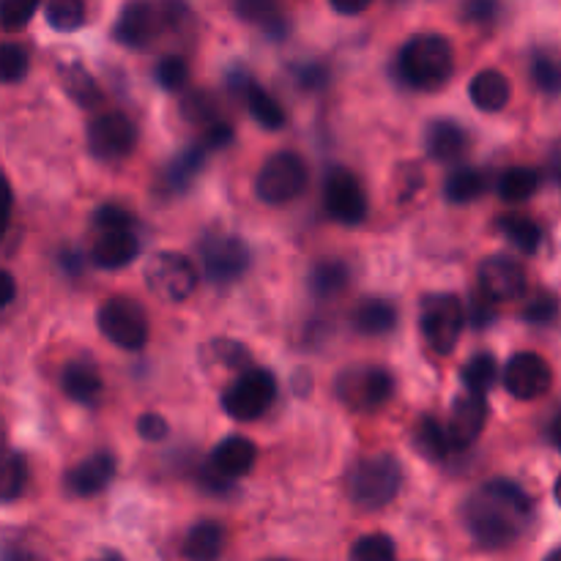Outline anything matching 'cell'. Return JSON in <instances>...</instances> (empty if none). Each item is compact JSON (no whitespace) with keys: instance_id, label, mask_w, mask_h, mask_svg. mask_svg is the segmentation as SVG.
I'll return each mask as SVG.
<instances>
[{"instance_id":"cell-1","label":"cell","mask_w":561,"mask_h":561,"mask_svg":"<svg viewBox=\"0 0 561 561\" xmlns=\"http://www.w3.org/2000/svg\"><path fill=\"white\" fill-rule=\"evenodd\" d=\"M535 515L531 496L510 480H491L466 499L460 518L471 540L485 551L510 548Z\"/></svg>"},{"instance_id":"cell-2","label":"cell","mask_w":561,"mask_h":561,"mask_svg":"<svg viewBox=\"0 0 561 561\" xmlns=\"http://www.w3.org/2000/svg\"><path fill=\"white\" fill-rule=\"evenodd\" d=\"M455 49L438 33H420L409 38L398 55V77L416 91H436L453 77Z\"/></svg>"},{"instance_id":"cell-3","label":"cell","mask_w":561,"mask_h":561,"mask_svg":"<svg viewBox=\"0 0 561 561\" xmlns=\"http://www.w3.org/2000/svg\"><path fill=\"white\" fill-rule=\"evenodd\" d=\"M345 485L356 507L381 510L398 499L400 485H403V466L394 455H367L351 466Z\"/></svg>"},{"instance_id":"cell-4","label":"cell","mask_w":561,"mask_h":561,"mask_svg":"<svg viewBox=\"0 0 561 561\" xmlns=\"http://www.w3.org/2000/svg\"><path fill=\"white\" fill-rule=\"evenodd\" d=\"M466 321V305L455 294H433L422 301L420 310V329L422 337L427 340L436 354H453L455 345L460 343Z\"/></svg>"},{"instance_id":"cell-5","label":"cell","mask_w":561,"mask_h":561,"mask_svg":"<svg viewBox=\"0 0 561 561\" xmlns=\"http://www.w3.org/2000/svg\"><path fill=\"white\" fill-rule=\"evenodd\" d=\"M307 179H310V170L305 159L296 151H279L257 170L255 192L268 206H285L307 190Z\"/></svg>"},{"instance_id":"cell-6","label":"cell","mask_w":561,"mask_h":561,"mask_svg":"<svg viewBox=\"0 0 561 561\" xmlns=\"http://www.w3.org/2000/svg\"><path fill=\"white\" fill-rule=\"evenodd\" d=\"M277 398V378L266 367H247L222 392V409L230 420L252 422L268 411Z\"/></svg>"},{"instance_id":"cell-7","label":"cell","mask_w":561,"mask_h":561,"mask_svg":"<svg viewBox=\"0 0 561 561\" xmlns=\"http://www.w3.org/2000/svg\"><path fill=\"white\" fill-rule=\"evenodd\" d=\"M334 392L345 409L367 414V411L381 409L392 400L394 378L383 367H348L334 381Z\"/></svg>"},{"instance_id":"cell-8","label":"cell","mask_w":561,"mask_h":561,"mask_svg":"<svg viewBox=\"0 0 561 561\" xmlns=\"http://www.w3.org/2000/svg\"><path fill=\"white\" fill-rule=\"evenodd\" d=\"M99 332L110 340L113 345L124 351H140L148 343V316L137 301L124 299V296H113L99 307Z\"/></svg>"},{"instance_id":"cell-9","label":"cell","mask_w":561,"mask_h":561,"mask_svg":"<svg viewBox=\"0 0 561 561\" xmlns=\"http://www.w3.org/2000/svg\"><path fill=\"white\" fill-rule=\"evenodd\" d=\"M146 283L168 305L186 301L197 288V268L181 252H157L146 266Z\"/></svg>"},{"instance_id":"cell-10","label":"cell","mask_w":561,"mask_h":561,"mask_svg":"<svg viewBox=\"0 0 561 561\" xmlns=\"http://www.w3.org/2000/svg\"><path fill=\"white\" fill-rule=\"evenodd\" d=\"M88 151L102 162H118L137 146V126L124 113H104L88 124Z\"/></svg>"},{"instance_id":"cell-11","label":"cell","mask_w":561,"mask_h":561,"mask_svg":"<svg viewBox=\"0 0 561 561\" xmlns=\"http://www.w3.org/2000/svg\"><path fill=\"white\" fill-rule=\"evenodd\" d=\"M323 206H327L329 217L334 222L343 225H359L367 217V195L365 186L359 184L348 168L329 170L327 181H323Z\"/></svg>"},{"instance_id":"cell-12","label":"cell","mask_w":561,"mask_h":561,"mask_svg":"<svg viewBox=\"0 0 561 561\" xmlns=\"http://www.w3.org/2000/svg\"><path fill=\"white\" fill-rule=\"evenodd\" d=\"M477 283H480L482 296H488L496 305H510L520 301L529 290L524 266L507 255H491L477 268Z\"/></svg>"},{"instance_id":"cell-13","label":"cell","mask_w":561,"mask_h":561,"mask_svg":"<svg viewBox=\"0 0 561 561\" xmlns=\"http://www.w3.org/2000/svg\"><path fill=\"white\" fill-rule=\"evenodd\" d=\"M203 268L217 285H230L250 268V250L239 236H211L203 244Z\"/></svg>"},{"instance_id":"cell-14","label":"cell","mask_w":561,"mask_h":561,"mask_svg":"<svg viewBox=\"0 0 561 561\" xmlns=\"http://www.w3.org/2000/svg\"><path fill=\"white\" fill-rule=\"evenodd\" d=\"M553 387V370L540 354H515L504 365V389L518 400H537Z\"/></svg>"},{"instance_id":"cell-15","label":"cell","mask_w":561,"mask_h":561,"mask_svg":"<svg viewBox=\"0 0 561 561\" xmlns=\"http://www.w3.org/2000/svg\"><path fill=\"white\" fill-rule=\"evenodd\" d=\"M488 422V400L485 394L466 392L455 400L453 416H449V438L455 449H469L482 436Z\"/></svg>"},{"instance_id":"cell-16","label":"cell","mask_w":561,"mask_h":561,"mask_svg":"<svg viewBox=\"0 0 561 561\" xmlns=\"http://www.w3.org/2000/svg\"><path fill=\"white\" fill-rule=\"evenodd\" d=\"M115 477V455L113 453H93L85 460L75 466V469L66 471V491L71 496L91 499L96 493H102L104 488L113 482Z\"/></svg>"},{"instance_id":"cell-17","label":"cell","mask_w":561,"mask_h":561,"mask_svg":"<svg viewBox=\"0 0 561 561\" xmlns=\"http://www.w3.org/2000/svg\"><path fill=\"white\" fill-rule=\"evenodd\" d=\"M159 25H162V16L157 14V9L146 0H135L121 11L118 22H115V42L131 49L148 47L159 33Z\"/></svg>"},{"instance_id":"cell-18","label":"cell","mask_w":561,"mask_h":561,"mask_svg":"<svg viewBox=\"0 0 561 561\" xmlns=\"http://www.w3.org/2000/svg\"><path fill=\"white\" fill-rule=\"evenodd\" d=\"M140 252V241L131 230H102L91 247V261L99 268H124Z\"/></svg>"},{"instance_id":"cell-19","label":"cell","mask_w":561,"mask_h":561,"mask_svg":"<svg viewBox=\"0 0 561 561\" xmlns=\"http://www.w3.org/2000/svg\"><path fill=\"white\" fill-rule=\"evenodd\" d=\"M425 148L436 162H458L466 153V148H469V135H466V129L458 121H433L425 131Z\"/></svg>"},{"instance_id":"cell-20","label":"cell","mask_w":561,"mask_h":561,"mask_svg":"<svg viewBox=\"0 0 561 561\" xmlns=\"http://www.w3.org/2000/svg\"><path fill=\"white\" fill-rule=\"evenodd\" d=\"M469 96L474 102V107L482 110V113H499L513 99V82L499 69H485L480 75H474V80L469 85Z\"/></svg>"},{"instance_id":"cell-21","label":"cell","mask_w":561,"mask_h":561,"mask_svg":"<svg viewBox=\"0 0 561 561\" xmlns=\"http://www.w3.org/2000/svg\"><path fill=\"white\" fill-rule=\"evenodd\" d=\"M257 447L244 436H228L225 442H219L211 453V463L222 471L225 477L236 480V477H244L247 471L255 466Z\"/></svg>"},{"instance_id":"cell-22","label":"cell","mask_w":561,"mask_h":561,"mask_svg":"<svg viewBox=\"0 0 561 561\" xmlns=\"http://www.w3.org/2000/svg\"><path fill=\"white\" fill-rule=\"evenodd\" d=\"M60 389L69 400L80 405H96V400L102 398L104 392V381L102 376L96 373V367L91 365H66L64 376H60Z\"/></svg>"},{"instance_id":"cell-23","label":"cell","mask_w":561,"mask_h":561,"mask_svg":"<svg viewBox=\"0 0 561 561\" xmlns=\"http://www.w3.org/2000/svg\"><path fill=\"white\" fill-rule=\"evenodd\" d=\"M225 551V529L217 520H201L184 540L186 561H217Z\"/></svg>"},{"instance_id":"cell-24","label":"cell","mask_w":561,"mask_h":561,"mask_svg":"<svg viewBox=\"0 0 561 561\" xmlns=\"http://www.w3.org/2000/svg\"><path fill=\"white\" fill-rule=\"evenodd\" d=\"M414 447L422 458L433 460H447L449 453H453V438H449V431L433 416H422L414 427Z\"/></svg>"},{"instance_id":"cell-25","label":"cell","mask_w":561,"mask_h":561,"mask_svg":"<svg viewBox=\"0 0 561 561\" xmlns=\"http://www.w3.org/2000/svg\"><path fill=\"white\" fill-rule=\"evenodd\" d=\"M60 85H64L66 96H69L77 107H96L104 99L99 82L93 80V77L88 75V69H82L80 64L60 66Z\"/></svg>"},{"instance_id":"cell-26","label":"cell","mask_w":561,"mask_h":561,"mask_svg":"<svg viewBox=\"0 0 561 561\" xmlns=\"http://www.w3.org/2000/svg\"><path fill=\"white\" fill-rule=\"evenodd\" d=\"M354 327L359 329L362 334H370V337L389 334L398 327V310H394V305H389L387 299H365L356 307Z\"/></svg>"},{"instance_id":"cell-27","label":"cell","mask_w":561,"mask_h":561,"mask_svg":"<svg viewBox=\"0 0 561 561\" xmlns=\"http://www.w3.org/2000/svg\"><path fill=\"white\" fill-rule=\"evenodd\" d=\"M499 230H502V233L507 236L510 244H513L515 250L524 252V255H535L542 244L540 225H537L535 219L524 217V214H504V217L499 219Z\"/></svg>"},{"instance_id":"cell-28","label":"cell","mask_w":561,"mask_h":561,"mask_svg":"<svg viewBox=\"0 0 561 561\" xmlns=\"http://www.w3.org/2000/svg\"><path fill=\"white\" fill-rule=\"evenodd\" d=\"M247 107H250V115L263 126V129H283L285 126V110L279 107L277 99L268 91H263L255 82H247Z\"/></svg>"},{"instance_id":"cell-29","label":"cell","mask_w":561,"mask_h":561,"mask_svg":"<svg viewBox=\"0 0 561 561\" xmlns=\"http://www.w3.org/2000/svg\"><path fill=\"white\" fill-rule=\"evenodd\" d=\"M488 192V175L477 168H460L453 170L447 179L444 195L449 203H471Z\"/></svg>"},{"instance_id":"cell-30","label":"cell","mask_w":561,"mask_h":561,"mask_svg":"<svg viewBox=\"0 0 561 561\" xmlns=\"http://www.w3.org/2000/svg\"><path fill=\"white\" fill-rule=\"evenodd\" d=\"M540 190V173L535 168H510L499 179V197L504 203H524Z\"/></svg>"},{"instance_id":"cell-31","label":"cell","mask_w":561,"mask_h":561,"mask_svg":"<svg viewBox=\"0 0 561 561\" xmlns=\"http://www.w3.org/2000/svg\"><path fill=\"white\" fill-rule=\"evenodd\" d=\"M348 285V266L343 261H321L310 272V290L318 299L337 296Z\"/></svg>"},{"instance_id":"cell-32","label":"cell","mask_w":561,"mask_h":561,"mask_svg":"<svg viewBox=\"0 0 561 561\" xmlns=\"http://www.w3.org/2000/svg\"><path fill=\"white\" fill-rule=\"evenodd\" d=\"M496 378H499V362H496V356H491V354L471 356V359L466 362L463 373H460V381H463V387L474 394L491 392V387L496 383Z\"/></svg>"},{"instance_id":"cell-33","label":"cell","mask_w":561,"mask_h":561,"mask_svg":"<svg viewBox=\"0 0 561 561\" xmlns=\"http://www.w3.org/2000/svg\"><path fill=\"white\" fill-rule=\"evenodd\" d=\"M203 159H206V146H190L186 151H181L168 168V184L179 192L190 190L192 181L201 173Z\"/></svg>"},{"instance_id":"cell-34","label":"cell","mask_w":561,"mask_h":561,"mask_svg":"<svg viewBox=\"0 0 561 561\" xmlns=\"http://www.w3.org/2000/svg\"><path fill=\"white\" fill-rule=\"evenodd\" d=\"M44 16L58 33H71L85 22V0H47Z\"/></svg>"},{"instance_id":"cell-35","label":"cell","mask_w":561,"mask_h":561,"mask_svg":"<svg viewBox=\"0 0 561 561\" xmlns=\"http://www.w3.org/2000/svg\"><path fill=\"white\" fill-rule=\"evenodd\" d=\"M398 548L389 535H365L351 546V561H394Z\"/></svg>"},{"instance_id":"cell-36","label":"cell","mask_w":561,"mask_h":561,"mask_svg":"<svg viewBox=\"0 0 561 561\" xmlns=\"http://www.w3.org/2000/svg\"><path fill=\"white\" fill-rule=\"evenodd\" d=\"M27 485V460L22 453H9L3 463V485H0V496L3 502H14L25 493Z\"/></svg>"},{"instance_id":"cell-37","label":"cell","mask_w":561,"mask_h":561,"mask_svg":"<svg viewBox=\"0 0 561 561\" xmlns=\"http://www.w3.org/2000/svg\"><path fill=\"white\" fill-rule=\"evenodd\" d=\"M181 115H184L190 124L211 126L214 115H217V102H214L211 93L192 91V93H186L184 102H181Z\"/></svg>"},{"instance_id":"cell-38","label":"cell","mask_w":561,"mask_h":561,"mask_svg":"<svg viewBox=\"0 0 561 561\" xmlns=\"http://www.w3.org/2000/svg\"><path fill=\"white\" fill-rule=\"evenodd\" d=\"M531 80H535V85L540 88L542 93L557 96V93H561V66L551 58V55L537 53L535 60H531Z\"/></svg>"},{"instance_id":"cell-39","label":"cell","mask_w":561,"mask_h":561,"mask_svg":"<svg viewBox=\"0 0 561 561\" xmlns=\"http://www.w3.org/2000/svg\"><path fill=\"white\" fill-rule=\"evenodd\" d=\"M233 11L239 20L252 25H272L277 22L279 0H233Z\"/></svg>"},{"instance_id":"cell-40","label":"cell","mask_w":561,"mask_h":561,"mask_svg":"<svg viewBox=\"0 0 561 561\" xmlns=\"http://www.w3.org/2000/svg\"><path fill=\"white\" fill-rule=\"evenodd\" d=\"M157 82L164 91H181L190 82V66L181 55H164L157 64Z\"/></svg>"},{"instance_id":"cell-41","label":"cell","mask_w":561,"mask_h":561,"mask_svg":"<svg viewBox=\"0 0 561 561\" xmlns=\"http://www.w3.org/2000/svg\"><path fill=\"white\" fill-rule=\"evenodd\" d=\"M559 316V299L551 294V290H537L529 301H526L524 318L535 327H542V323H553Z\"/></svg>"},{"instance_id":"cell-42","label":"cell","mask_w":561,"mask_h":561,"mask_svg":"<svg viewBox=\"0 0 561 561\" xmlns=\"http://www.w3.org/2000/svg\"><path fill=\"white\" fill-rule=\"evenodd\" d=\"M42 5V0H3V9H0V22L9 33L22 31V27L31 22V16L36 14V9Z\"/></svg>"},{"instance_id":"cell-43","label":"cell","mask_w":561,"mask_h":561,"mask_svg":"<svg viewBox=\"0 0 561 561\" xmlns=\"http://www.w3.org/2000/svg\"><path fill=\"white\" fill-rule=\"evenodd\" d=\"M208 351H211L214 359H217L219 365L230 367V370H247V367H252L250 351L241 343H236V340H214V343L208 345Z\"/></svg>"},{"instance_id":"cell-44","label":"cell","mask_w":561,"mask_h":561,"mask_svg":"<svg viewBox=\"0 0 561 561\" xmlns=\"http://www.w3.org/2000/svg\"><path fill=\"white\" fill-rule=\"evenodd\" d=\"M0 75H3V82L14 85V82H22L27 75V53L16 44H3L0 49Z\"/></svg>"},{"instance_id":"cell-45","label":"cell","mask_w":561,"mask_h":561,"mask_svg":"<svg viewBox=\"0 0 561 561\" xmlns=\"http://www.w3.org/2000/svg\"><path fill=\"white\" fill-rule=\"evenodd\" d=\"M131 222H135V217L121 206H102L93 214V225L99 230H129Z\"/></svg>"},{"instance_id":"cell-46","label":"cell","mask_w":561,"mask_h":561,"mask_svg":"<svg viewBox=\"0 0 561 561\" xmlns=\"http://www.w3.org/2000/svg\"><path fill=\"white\" fill-rule=\"evenodd\" d=\"M463 16L474 25H491L499 16V0H466Z\"/></svg>"},{"instance_id":"cell-47","label":"cell","mask_w":561,"mask_h":561,"mask_svg":"<svg viewBox=\"0 0 561 561\" xmlns=\"http://www.w3.org/2000/svg\"><path fill=\"white\" fill-rule=\"evenodd\" d=\"M137 433H140L146 442H162V438H168L170 425H168V420H164V416L142 414L140 420H137Z\"/></svg>"},{"instance_id":"cell-48","label":"cell","mask_w":561,"mask_h":561,"mask_svg":"<svg viewBox=\"0 0 561 561\" xmlns=\"http://www.w3.org/2000/svg\"><path fill=\"white\" fill-rule=\"evenodd\" d=\"M230 142H233V126L225 121H214L211 126H206V148H225Z\"/></svg>"},{"instance_id":"cell-49","label":"cell","mask_w":561,"mask_h":561,"mask_svg":"<svg viewBox=\"0 0 561 561\" xmlns=\"http://www.w3.org/2000/svg\"><path fill=\"white\" fill-rule=\"evenodd\" d=\"M493 305H496V301H491L488 296H485V301L477 299L474 305H471V312H469L471 323H474V327H488V323L493 321Z\"/></svg>"},{"instance_id":"cell-50","label":"cell","mask_w":561,"mask_h":561,"mask_svg":"<svg viewBox=\"0 0 561 561\" xmlns=\"http://www.w3.org/2000/svg\"><path fill=\"white\" fill-rule=\"evenodd\" d=\"M329 5H332L337 14L354 16V14H362V11L370 9L373 0H329Z\"/></svg>"},{"instance_id":"cell-51","label":"cell","mask_w":561,"mask_h":561,"mask_svg":"<svg viewBox=\"0 0 561 561\" xmlns=\"http://www.w3.org/2000/svg\"><path fill=\"white\" fill-rule=\"evenodd\" d=\"M0 283H3V307H9L11 301H14V294H16V285H14V277H11L9 272L0 274Z\"/></svg>"},{"instance_id":"cell-52","label":"cell","mask_w":561,"mask_h":561,"mask_svg":"<svg viewBox=\"0 0 561 561\" xmlns=\"http://www.w3.org/2000/svg\"><path fill=\"white\" fill-rule=\"evenodd\" d=\"M3 561H42V559H38L36 553H31V551H22V548H9Z\"/></svg>"},{"instance_id":"cell-53","label":"cell","mask_w":561,"mask_h":561,"mask_svg":"<svg viewBox=\"0 0 561 561\" xmlns=\"http://www.w3.org/2000/svg\"><path fill=\"white\" fill-rule=\"evenodd\" d=\"M551 438H553V444H557V447L561 449V414L557 416V420H553V425H551Z\"/></svg>"},{"instance_id":"cell-54","label":"cell","mask_w":561,"mask_h":561,"mask_svg":"<svg viewBox=\"0 0 561 561\" xmlns=\"http://www.w3.org/2000/svg\"><path fill=\"white\" fill-rule=\"evenodd\" d=\"M93 561H124L118 557V553H113V551H107V553H102V557L99 559H93Z\"/></svg>"},{"instance_id":"cell-55","label":"cell","mask_w":561,"mask_h":561,"mask_svg":"<svg viewBox=\"0 0 561 561\" xmlns=\"http://www.w3.org/2000/svg\"><path fill=\"white\" fill-rule=\"evenodd\" d=\"M553 496H557V502L561 504V477L557 480V488H553Z\"/></svg>"},{"instance_id":"cell-56","label":"cell","mask_w":561,"mask_h":561,"mask_svg":"<svg viewBox=\"0 0 561 561\" xmlns=\"http://www.w3.org/2000/svg\"><path fill=\"white\" fill-rule=\"evenodd\" d=\"M546 561H561V548H559V551L548 553V557H546Z\"/></svg>"},{"instance_id":"cell-57","label":"cell","mask_w":561,"mask_h":561,"mask_svg":"<svg viewBox=\"0 0 561 561\" xmlns=\"http://www.w3.org/2000/svg\"><path fill=\"white\" fill-rule=\"evenodd\" d=\"M268 561H285V559H268Z\"/></svg>"}]
</instances>
